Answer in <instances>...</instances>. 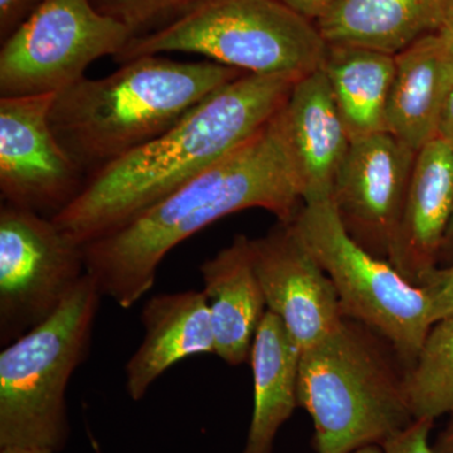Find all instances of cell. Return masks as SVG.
<instances>
[{"label":"cell","instance_id":"cell-27","mask_svg":"<svg viewBox=\"0 0 453 453\" xmlns=\"http://www.w3.org/2000/svg\"><path fill=\"white\" fill-rule=\"evenodd\" d=\"M438 138L443 140L453 150V89L441 116Z\"/></svg>","mask_w":453,"mask_h":453},{"label":"cell","instance_id":"cell-1","mask_svg":"<svg viewBox=\"0 0 453 453\" xmlns=\"http://www.w3.org/2000/svg\"><path fill=\"white\" fill-rule=\"evenodd\" d=\"M303 203L280 111L234 153L127 225L83 244L86 273L103 296L129 309L151 290L164 257L205 226L255 208L290 222Z\"/></svg>","mask_w":453,"mask_h":453},{"label":"cell","instance_id":"cell-14","mask_svg":"<svg viewBox=\"0 0 453 453\" xmlns=\"http://www.w3.org/2000/svg\"><path fill=\"white\" fill-rule=\"evenodd\" d=\"M281 118L303 202L332 198L351 139L321 68L295 82Z\"/></svg>","mask_w":453,"mask_h":453},{"label":"cell","instance_id":"cell-25","mask_svg":"<svg viewBox=\"0 0 453 453\" xmlns=\"http://www.w3.org/2000/svg\"><path fill=\"white\" fill-rule=\"evenodd\" d=\"M46 0H0V41H4Z\"/></svg>","mask_w":453,"mask_h":453},{"label":"cell","instance_id":"cell-5","mask_svg":"<svg viewBox=\"0 0 453 453\" xmlns=\"http://www.w3.org/2000/svg\"><path fill=\"white\" fill-rule=\"evenodd\" d=\"M101 297L86 273L49 319L0 351V449L64 452L68 384L88 359Z\"/></svg>","mask_w":453,"mask_h":453},{"label":"cell","instance_id":"cell-13","mask_svg":"<svg viewBox=\"0 0 453 453\" xmlns=\"http://www.w3.org/2000/svg\"><path fill=\"white\" fill-rule=\"evenodd\" d=\"M453 217V150L440 138L417 153L401 220L387 261L421 286L438 267Z\"/></svg>","mask_w":453,"mask_h":453},{"label":"cell","instance_id":"cell-19","mask_svg":"<svg viewBox=\"0 0 453 453\" xmlns=\"http://www.w3.org/2000/svg\"><path fill=\"white\" fill-rule=\"evenodd\" d=\"M301 349L279 316L266 311L250 354L253 411L241 453H273L280 429L299 407Z\"/></svg>","mask_w":453,"mask_h":453},{"label":"cell","instance_id":"cell-7","mask_svg":"<svg viewBox=\"0 0 453 453\" xmlns=\"http://www.w3.org/2000/svg\"><path fill=\"white\" fill-rule=\"evenodd\" d=\"M286 223L332 280L344 318L380 335L410 368L434 326L426 288L360 246L340 220L332 198L303 202Z\"/></svg>","mask_w":453,"mask_h":453},{"label":"cell","instance_id":"cell-23","mask_svg":"<svg viewBox=\"0 0 453 453\" xmlns=\"http://www.w3.org/2000/svg\"><path fill=\"white\" fill-rule=\"evenodd\" d=\"M434 421L414 419L410 426L396 432L383 443L386 453H436L429 442Z\"/></svg>","mask_w":453,"mask_h":453},{"label":"cell","instance_id":"cell-26","mask_svg":"<svg viewBox=\"0 0 453 453\" xmlns=\"http://www.w3.org/2000/svg\"><path fill=\"white\" fill-rule=\"evenodd\" d=\"M292 11L316 22L324 16L338 0H280Z\"/></svg>","mask_w":453,"mask_h":453},{"label":"cell","instance_id":"cell-18","mask_svg":"<svg viewBox=\"0 0 453 453\" xmlns=\"http://www.w3.org/2000/svg\"><path fill=\"white\" fill-rule=\"evenodd\" d=\"M327 44L396 55L453 26V0H338L315 22Z\"/></svg>","mask_w":453,"mask_h":453},{"label":"cell","instance_id":"cell-28","mask_svg":"<svg viewBox=\"0 0 453 453\" xmlns=\"http://www.w3.org/2000/svg\"><path fill=\"white\" fill-rule=\"evenodd\" d=\"M449 416L451 418L446 427L440 432L436 441L432 443L436 453H453V413Z\"/></svg>","mask_w":453,"mask_h":453},{"label":"cell","instance_id":"cell-2","mask_svg":"<svg viewBox=\"0 0 453 453\" xmlns=\"http://www.w3.org/2000/svg\"><path fill=\"white\" fill-rule=\"evenodd\" d=\"M297 80L244 73L226 82L172 129L89 177L53 222L81 246L111 234L264 129Z\"/></svg>","mask_w":453,"mask_h":453},{"label":"cell","instance_id":"cell-31","mask_svg":"<svg viewBox=\"0 0 453 453\" xmlns=\"http://www.w3.org/2000/svg\"><path fill=\"white\" fill-rule=\"evenodd\" d=\"M351 453H386L384 452L383 446L381 445H368L365 447H360V449H356Z\"/></svg>","mask_w":453,"mask_h":453},{"label":"cell","instance_id":"cell-24","mask_svg":"<svg viewBox=\"0 0 453 453\" xmlns=\"http://www.w3.org/2000/svg\"><path fill=\"white\" fill-rule=\"evenodd\" d=\"M421 286L431 300L434 324L453 315V264L437 267Z\"/></svg>","mask_w":453,"mask_h":453},{"label":"cell","instance_id":"cell-6","mask_svg":"<svg viewBox=\"0 0 453 453\" xmlns=\"http://www.w3.org/2000/svg\"><path fill=\"white\" fill-rule=\"evenodd\" d=\"M327 43L315 22L280 0H199L165 25L135 35L116 56L193 53L250 74L306 76L323 67Z\"/></svg>","mask_w":453,"mask_h":453},{"label":"cell","instance_id":"cell-9","mask_svg":"<svg viewBox=\"0 0 453 453\" xmlns=\"http://www.w3.org/2000/svg\"><path fill=\"white\" fill-rule=\"evenodd\" d=\"M86 275L83 246L52 219L2 203L0 344L43 323Z\"/></svg>","mask_w":453,"mask_h":453},{"label":"cell","instance_id":"cell-12","mask_svg":"<svg viewBox=\"0 0 453 453\" xmlns=\"http://www.w3.org/2000/svg\"><path fill=\"white\" fill-rule=\"evenodd\" d=\"M253 266L268 311L279 316L301 351L314 347L344 320L332 280L290 223L250 238Z\"/></svg>","mask_w":453,"mask_h":453},{"label":"cell","instance_id":"cell-30","mask_svg":"<svg viewBox=\"0 0 453 453\" xmlns=\"http://www.w3.org/2000/svg\"><path fill=\"white\" fill-rule=\"evenodd\" d=\"M0 453H58L46 449H35V447H3Z\"/></svg>","mask_w":453,"mask_h":453},{"label":"cell","instance_id":"cell-11","mask_svg":"<svg viewBox=\"0 0 453 453\" xmlns=\"http://www.w3.org/2000/svg\"><path fill=\"white\" fill-rule=\"evenodd\" d=\"M417 153L392 134L351 140L334 180L340 220L366 251L388 258Z\"/></svg>","mask_w":453,"mask_h":453},{"label":"cell","instance_id":"cell-21","mask_svg":"<svg viewBox=\"0 0 453 453\" xmlns=\"http://www.w3.org/2000/svg\"><path fill=\"white\" fill-rule=\"evenodd\" d=\"M404 390L414 419L436 421L453 413V315L429 330L418 356L405 371Z\"/></svg>","mask_w":453,"mask_h":453},{"label":"cell","instance_id":"cell-8","mask_svg":"<svg viewBox=\"0 0 453 453\" xmlns=\"http://www.w3.org/2000/svg\"><path fill=\"white\" fill-rule=\"evenodd\" d=\"M135 37L92 0H46L2 41L0 97L57 95Z\"/></svg>","mask_w":453,"mask_h":453},{"label":"cell","instance_id":"cell-20","mask_svg":"<svg viewBox=\"0 0 453 453\" xmlns=\"http://www.w3.org/2000/svg\"><path fill=\"white\" fill-rule=\"evenodd\" d=\"M321 70L351 140L386 133L395 55L353 44H327Z\"/></svg>","mask_w":453,"mask_h":453},{"label":"cell","instance_id":"cell-10","mask_svg":"<svg viewBox=\"0 0 453 453\" xmlns=\"http://www.w3.org/2000/svg\"><path fill=\"white\" fill-rule=\"evenodd\" d=\"M55 97H0L2 201L49 219L64 211L86 183L50 127Z\"/></svg>","mask_w":453,"mask_h":453},{"label":"cell","instance_id":"cell-17","mask_svg":"<svg viewBox=\"0 0 453 453\" xmlns=\"http://www.w3.org/2000/svg\"><path fill=\"white\" fill-rule=\"evenodd\" d=\"M214 354L229 365L250 359L253 339L267 311L266 299L253 266L250 238L234 241L201 266Z\"/></svg>","mask_w":453,"mask_h":453},{"label":"cell","instance_id":"cell-29","mask_svg":"<svg viewBox=\"0 0 453 453\" xmlns=\"http://www.w3.org/2000/svg\"><path fill=\"white\" fill-rule=\"evenodd\" d=\"M453 264V217L451 223H449V231H447L445 242L441 249L440 261H438V267L449 266Z\"/></svg>","mask_w":453,"mask_h":453},{"label":"cell","instance_id":"cell-4","mask_svg":"<svg viewBox=\"0 0 453 453\" xmlns=\"http://www.w3.org/2000/svg\"><path fill=\"white\" fill-rule=\"evenodd\" d=\"M405 371L386 340L348 318L301 351L297 395L314 423L316 452L383 445L410 426L414 418L405 398Z\"/></svg>","mask_w":453,"mask_h":453},{"label":"cell","instance_id":"cell-15","mask_svg":"<svg viewBox=\"0 0 453 453\" xmlns=\"http://www.w3.org/2000/svg\"><path fill=\"white\" fill-rule=\"evenodd\" d=\"M387 133L412 150L438 138L441 116L453 89V41L445 31L426 35L395 55Z\"/></svg>","mask_w":453,"mask_h":453},{"label":"cell","instance_id":"cell-22","mask_svg":"<svg viewBox=\"0 0 453 453\" xmlns=\"http://www.w3.org/2000/svg\"><path fill=\"white\" fill-rule=\"evenodd\" d=\"M98 11L121 20L135 35L154 31L192 8L199 0H92Z\"/></svg>","mask_w":453,"mask_h":453},{"label":"cell","instance_id":"cell-32","mask_svg":"<svg viewBox=\"0 0 453 453\" xmlns=\"http://www.w3.org/2000/svg\"><path fill=\"white\" fill-rule=\"evenodd\" d=\"M447 31H449V35H451L452 41H453V26L449 27V28H447Z\"/></svg>","mask_w":453,"mask_h":453},{"label":"cell","instance_id":"cell-16","mask_svg":"<svg viewBox=\"0 0 453 453\" xmlns=\"http://www.w3.org/2000/svg\"><path fill=\"white\" fill-rule=\"evenodd\" d=\"M144 338L125 365V389L142 401L151 386L187 357L214 354V336L204 292L159 294L142 310Z\"/></svg>","mask_w":453,"mask_h":453},{"label":"cell","instance_id":"cell-3","mask_svg":"<svg viewBox=\"0 0 453 453\" xmlns=\"http://www.w3.org/2000/svg\"><path fill=\"white\" fill-rule=\"evenodd\" d=\"M242 74L211 61L139 57L109 76L83 77L57 94L50 127L88 180L172 129L205 97Z\"/></svg>","mask_w":453,"mask_h":453}]
</instances>
